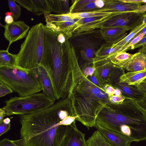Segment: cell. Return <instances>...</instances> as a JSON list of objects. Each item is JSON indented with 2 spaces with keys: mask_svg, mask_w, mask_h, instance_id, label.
Here are the masks:
<instances>
[{
  "mask_svg": "<svg viewBox=\"0 0 146 146\" xmlns=\"http://www.w3.org/2000/svg\"><path fill=\"white\" fill-rule=\"evenodd\" d=\"M52 12L57 15H64L70 13V7L68 0H47Z\"/></svg>",
  "mask_w": 146,
  "mask_h": 146,
  "instance_id": "21",
  "label": "cell"
},
{
  "mask_svg": "<svg viewBox=\"0 0 146 146\" xmlns=\"http://www.w3.org/2000/svg\"><path fill=\"white\" fill-rule=\"evenodd\" d=\"M122 47L115 44L105 43L102 44L97 50L95 56L109 57L121 52Z\"/></svg>",
  "mask_w": 146,
  "mask_h": 146,
  "instance_id": "23",
  "label": "cell"
},
{
  "mask_svg": "<svg viewBox=\"0 0 146 146\" xmlns=\"http://www.w3.org/2000/svg\"><path fill=\"white\" fill-rule=\"evenodd\" d=\"M146 26V24H141L131 31L129 33L120 41L115 44L123 47L130 41L141 30Z\"/></svg>",
  "mask_w": 146,
  "mask_h": 146,
  "instance_id": "28",
  "label": "cell"
},
{
  "mask_svg": "<svg viewBox=\"0 0 146 146\" xmlns=\"http://www.w3.org/2000/svg\"><path fill=\"white\" fill-rule=\"evenodd\" d=\"M6 116L5 111L2 108L0 109V121L2 120Z\"/></svg>",
  "mask_w": 146,
  "mask_h": 146,
  "instance_id": "46",
  "label": "cell"
},
{
  "mask_svg": "<svg viewBox=\"0 0 146 146\" xmlns=\"http://www.w3.org/2000/svg\"><path fill=\"white\" fill-rule=\"evenodd\" d=\"M0 81L8 85L19 96L25 97L42 91L33 70L17 66H0Z\"/></svg>",
  "mask_w": 146,
  "mask_h": 146,
  "instance_id": "6",
  "label": "cell"
},
{
  "mask_svg": "<svg viewBox=\"0 0 146 146\" xmlns=\"http://www.w3.org/2000/svg\"><path fill=\"white\" fill-rule=\"evenodd\" d=\"M115 13L104 17H96L79 19L75 23L76 27L72 32V35L100 29L101 23L109 19Z\"/></svg>",
  "mask_w": 146,
  "mask_h": 146,
  "instance_id": "12",
  "label": "cell"
},
{
  "mask_svg": "<svg viewBox=\"0 0 146 146\" xmlns=\"http://www.w3.org/2000/svg\"><path fill=\"white\" fill-rule=\"evenodd\" d=\"M100 9V8L98 4V0H93L92 2L76 10L74 13L93 12Z\"/></svg>",
  "mask_w": 146,
  "mask_h": 146,
  "instance_id": "30",
  "label": "cell"
},
{
  "mask_svg": "<svg viewBox=\"0 0 146 146\" xmlns=\"http://www.w3.org/2000/svg\"><path fill=\"white\" fill-rule=\"evenodd\" d=\"M123 2L133 3L136 4H140L142 5V4H146V0H121Z\"/></svg>",
  "mask_w": 146,
  "mask_h": 146,
  "instance_id": "41",
  "label": "cell"
},
{
  "mask_svg": "<svg viewBox=\"0 0 146 146\" xmlns=\"http://www.w3.org/2000/svg\"><path fill=\"white\" fill-rule=\"evenodd\" d=\"M146 78V69L139 71L128 72L122 75L119 82L137 86Z\"/></svg>",
  "mask_w": 146,
  "mask_h": 146,
  "instance_id": "19",
  "label": "cell"
},
{
  "mask_svg": "<svg viewBox=\"0 0 146 146\" xmlns=\"http://www.w3.org/2000/svg\"><path fill=\"white\" fill-rule=\"evenodd\" d=\"M95 127L114 146H131L133 140L123 134L107 130L95 124Z\"/></svg>",
  "mask_w": 146,
  "mask_h": 146,
  "instance_id": "16",
  "label": "cell"
},
{
  "mask_svg": "<svg viewBox=\"0 0 146 146\" xmlns=\"http://www.w3.org/2000/svg\"><path fill=\"white\" fill-rule=\"evenodd\" d=\"M144 54V56L145 57V59L146 60V55Z\"/></svg>",
  "mask_w": 146,
  "mask_h": 146,
  "instance_id": "53",
  "label": "cell"
},
{
  "mask_svg": "<svg viewBox=\"0 0 146 146\" xmlns=\"http://www.w3.org/2000/svg\"><path fill=\"white\" fill-rule=\"evenodd\" d=\"M128 72L141 71L146 69V60L141 51L134 54L131 59L125 68Z\"/></svg>",
  "mask_w": 146,
  "mask_h": 146,
  "instance_id": "20",
  "label": "cell"
},
{
  "mask_svg": "<svg viewBox=\"0 0 146 146\" xmlns=\"http://www.w3.org/2000/svg\"><path fill=\"white\" fill-rule=\"evenodd\" d=\"M105 92L109 96L114 95L115 88L111 84H106L103 87Z\"/></svg>",
  "mask_w": 146,
  "mask_h": 146,
  "instance_id": "39",
  "label": "cell"
},
{
  "mask_svg": "<svg viewBox=\"0 0 146 146\" xmlns=\"http://www.w3.org/2000/svg\"><path fill=\"white\" fill-rule=\"evenodd\" d=\"M112 85L120 89L122 92V95L135 101L141 100L146 94L135 85L119 82Z\"/></svg>",
  "mask_w": 146,
  "mask_h": 146,
  "instance_id": "18",
  "label": "cell"
},
{
  "mask_svg": "<svg viewBox=\"0 0 146 146\" xmlns=\"http://www.w3.org/2000/svg\"><path fill=\"white\" fill-rule=\"evenodd\" d=\"M32 12L37 16L50 14L52 12L47 0H31Z\"/></svg>",
  "mask_w": 146,
  "mask_h": 146,
  "instance_id": "25",
  "label": "cell"
},
{
  "mask_svg": "<svg viewBox=\"0 0 146 146\" xmlns=\"http://www.w3.org/2000/svg\"><path fill=\"white\" fill-rule=\"evenodd\" d=\"M13 92L12 90L7 84L0 81V97Z\"/></svg>",
  "mask_w": 146,
  "mask_h": 146,
  "instance_id": "34",
  "label": "cell"
},
{
  "mask_svg": "<svg viewBox=\"0 0 146 146\" xmlns=\"http://www.w3.org/2000/svg\"><path fill=\"white\" fill-rule=\"evenodd\" d=\"M90 31L74 35L72 41L80 49L82 59L88 64H92L93 58L99 49V43L90 35Z\"/></svg>",
  "mask_w": 146,
  "mask_h": 146,
  "instance_id": "10",
  "label": "cell"
},
{
  "mask_svg": "<svg viewBox=\"0 0 146 146\" xmlns=\"http://www.w3.org/2000/svg\"><path fill=\"white\" fill-rule=\"evenodd\" d=\"M143 19L142 22V24H146V12L144 13L143 14Z\"/></svg>",
  "mask_w": 146,
  "mask_h": 146,
  "instance_id": "50",
  "label": "cell"
},
{
  "mask_svg": "<svg viewBox=\"0 0 146 146\" xmlns=\"http://www.w3.org/2000/svg\"><path fill=\"white\" fill-rule=\"evenodd\" d=\"M145 35L146 34L145 33L142 34L132 39L122 48L121 52L123 51L126 52L127 50H131V47L139 42Z\"/></svg>",
  "mask_w": 146,
  "mask_h": 146,
  "instance_id": "32",
  "label": "cell"
},
{
  "mask_svg": "<svg viewBox=\"0 0 146 146\" xmlns=\"http://www.w3.org/2000/svg\"><path fill=\"white\" fill-rule=\"evenodd\" d=\"M133 54L123 51L118 52L108 58L111 62L115 65L125 69L132 58Z\"/></svg>",
  "mask_w": 146,
  "mask_h": 146,
  "instance_id": "22",
  "label": "cell"
},
{
  "mask_svg": "<svg viewBox=\"0 0 146 146\" xmlns=\"http://www.w3.org/2000/svg\"><path fill=\"white\" fill-rule=\"evenodd\" d=\"M114 13L104 12L96 11L89 12L69 13L67 14L71 18L79 19L96 17H104L111 15Z\"/></svg>",
  "mask_w": 146,
  "mask_h": 146,
  "instance_id": "27",
  "label": "cell"
},
{
  "mask_svg": "<svg viewBox=\"0 0 146 146\" xmlns=\"http://www.w3.org/2000/svg\"><path fill=\"white\" fill-rule=\"evenodd\" d=\"M102 38L105 43L114 44L127 36V29L124 28L102 27L99 30Z\"/></svg>",
  "mask_w": 146,
  "mask_h": 146,
  "instance_id": "15",
  "label": "cell"
},
{
  "mask_svg": "<svg viewBox=\"0 0 146 146\" xmlns=\"http://www.w3.org/2000/svg\"><path fill=\"white\" fill-rule=\"evenodd\" d=\"M4 35L9 42L6 49L9 50L11 44L13 42L26 37L30 27L23 21H14L10 24H6L4 26Z\"/></svg>",
  "mask_w": 146,
  "mask_h": 146,
  "instance_id": "11",
  "label": "cell"
},
{
  "mask_svg": "<svg viewBox=\"0 0 146 146\" xmlns=\"http://www.w3.org/2000/svg\"><path fill=\"white\" fill-rule=\"evenodd\" d=\"M90 64L87 63L81 70L83 75L86 78L92 76L94 73L95 68L92 64L91 65Z\"/></svg>",
  "mask_w": 146,
  "mask_h": 146,
  "instance_id": "33",
  "label": "cell"
},
{
  "mask_svg": "<svg viewBox=\"0 0 146 146\" xmlns=\"http://www.w3.org/2000/svg\"><path fill=\"white\" fill-rule=\"evenodd\" d=\"M139 51H141L143 53L146 55V43L144 45Z\"/></svg>",
  "mask_w": 146,
  "mask_h": 146,
  "instance_id": "49",
  "label": "cell"
},
{
  "mask_svg": "<svg viewBox=\"0 0 146 146\" xmlns=\"http://www.w3.org/2000/svg\"><path fill=\"white\" fill-rule=\"evenodd\" d=\"M94 84H95L102 87L99 84L97 79L95 76L94 74L91 76H88V77Z\"/></svg>",
  "mask_w": 146,
  "mask_h": 146,
  "instance_id": "44",
  "label": "cell"
},
{
  "mask_svg": "<svg viewBox=\"0 0 146 146\" xmlns=\"http://www.w3.org/2000/svg\"><path fill=\"white\" fill-rule=\"evenodd\" d=\"M136 86L146 94V82H142Z\"/></svg>",
  "mask_w": 146,
  "mask_h": 146,
  "instance_id": "43",
  "label": "cell"
},
{
  "mask_svg": "<svg viewBox=\"0 0 146 146\" xmlns=\"http://www.w3.org/2000/svg\"><path fill=\"white\" fill-rule=\"evenodd\" d=\"M114 95L118 96L122 95V92L120 89L115 88L114 92Z\"/></svg>",
  "mask_w": 146,
  "mask_h": 146,
  "instance_id": "47",
  "label": "cell"
},
{
  "mask_svg": "<svg viewBox=\"0 0 146 146\" xmlns=\"http://www.w3.org/2000/svg\"><path fill=\"white\" fill-rule=\"evenodd\" d=\"M68 39L61 32L44 25L43 52L40 66L47 73L58 96L70 92L83 75L74 48H67Z\"/></svg>",
  "mask_w": 146,
  "mask_h": 146,
  "instance_id": "2",
  "label": "cell"
},
{
  "mask_svg": "<svg viewBox=\"0 0 146 146\" xmlns=\"http://www.w3.org/2000/svg\"><path fill=\"white\" fill-rule=\"evenodd\" d=\"M44 39V25L40 23L33 26L16 54L17 66L30 70L39 66L43 54Z\"/></svg>",
  "mask_w": 146,
  "mask_h": 146,
  "instance_id": "5",
  "label": "cell"
},
{
  "mask_svg": "<svg viewBox=\"0 0 146 146\" xmlns=\"http://www.w3.org/2000/svg\"><path fill=\"white\" fill-rule=\"evenodd\" d=\"M17 58L16 54H11L7 50H0V66H16Z\"/></svg>",
  "mask_w": 146,
  "mask_h": 146,
  "instance_id": "26",
  "label": "cell"
},
{
  "mask_svg": "<svg viewBox=\"0 0 146 146\" xmlns=\"http://www.w3.org/2000/svg\"><path fill=\"white\" fill-rule=\"evenodd\" d=\"M8 1L10 11L13 14L14 19L17 20L21 15V9L20 7L16 3L15 0H8Z\"/></svg>",
  "mask_w": 146,
  "mask_h": 146,
  "instance_id": "31",
  "label": "cell"
},
{
  "mask_svg": "<svg viewBox=\"0 0 146 146\" xmlns=\"http://www.w3.org/2000/svg\"><path fill=\"white\" fill-rule=\"evenodd\" d=\"M10 123L7 124L5 123L2 120L0 121V136L5 133L10 129Z\"/></svg>",
  "mask_w": 146,
  "mask_h": 146,
  "instance_id": "37",
  "label": "cell"
},
{
  "mask_svg": "<svg viewBox=\"0 0 146 146\" xmlns=\"http://www.w3.org/2000/svg\"><path fill=\"white\" fill-rule=\"evenodd\" d=\"M105 5L98 11L107 13H117L137 11L140 4L123 2L121 0H104Z\"/></svg>",
  "mask_w": 146,
  "mask_h": 146,
  "instance_id": "13",
  "label": "cell"
},
{
  "mask_svg": "<svg viewBox=\"0 0 146 146\" xmlns=\"http://www.w3.org/2000/svg\"><path fill=\"white\" fill-rule=\"evenodd\" d=\"M33 70L41 85L43 93L56 101V100L52 85L46 70L40 66Z\"/></svg>",
  "mask_w": 146,
  "mask_h": 146,
  "instance_id": "17",
  "label": "cell"
},
{
  "mask_svg": "<svg viewBox=\"0 0 146 146\" xmlns=\"http://www.w3.org/2000/svg\"><path fill=\"white\" fill-rule=\"evenodd\" d=\"M135 102L138 108L146 115V94L141 100Z\"/></svg>",
  "mask_w": 146,
  "mask_h": 146,
  "instance_id": "36",
  "label": "cell"
},
{
  "mask_svg": "<svg viewBox=\"0 0 146 146\" xmlns=\"http://www.w3.org/2000/svg\"><path fill=\"white\" fill-rule=\"evenodd\" d=\"M92 65L95 68L94 76L103 88L106 84L118 82L120 77L125 73V69L115 65L108 57L95 56Z\"/></svg>",
  "mask_w": 146,
  "mask_h": 146,
  "instance_id": "8",
  "label": "cell"
},
{
  "mask_svg": "<svg viewBox=\"0 0 146 146\" xmlns=\"http://www.w3.org/2000/svg\"><path fill=\"white\" fill-rule=\"evenodd\" d=\"M6 16L10 15L13 17V14L11 12H7L5 13Z\"/></svg>",
  "mask_w": 146,
  "mask_h": 146,
  "instance_id": "51",
  "label": "cell"
},
{
  "mask_svg": "<svg viewBox=\"0 0 146 146\" xmlns=\"http://www.w3.org/2000/svg\"><path fill=\"white\" fill-rule=\"evenodd\" d=\"M137 12L144 13L146 12V4L139 6Z\"/></svg>",
  "mask_w": 146,
  "mask_h": 146,
  "instance_id": "45",
  "label": "cell"
},
{
  "mask_svg": "<svg viewBox=\"0 0 146 146\" xmlns=\"http://www.w3.org/2000/svg\"><path fill=\"white\" fill-rule=\"evenodd\" d=\"M86 143L87 146H114L98 130L89 137Z\"/></svg>",
  "mask_w": 146,
  "mask_h": 146,
  "instance_id": "24",
  "label": "cell"
},
{
  "mask_svg": "<svg viewBox=\"0 0 146 146\" xmlns=\"http://www.w3.org/2000/svg\"><path fill=\"white\" fill-rule=\"evenodd\" d=\"M0 146H20L14 141L5 138L0 141Z\"/></svg>",
  "mask_w": 146,
  "mask_h": 146,
  "instance_id": "38",
  "label": "cell"
},
{
  "mask_svg": "<svg viewBox=\"0 0 146 146\" xmlns=\"http://www.w3.org/2000/svg\"><path fill=\"white\" fill-rule=\"evenodd\" d=\"M143 13L137 11L116 13L101 27L122 28L131 31L142 24Z\"/></svg>",
  "mask_w": 146,
  "mask_h": 146,
  "instance_id": "9",
  "label": "cell"
},
{
  "mask_svg": "<svg viewBox=\"0 0 146 146\" xmlns=\"http://www.w3.org/2000/svg\"><path fill=\"white\" fill-rule=\"evenodd\" d=\"M68 97L78 117L76 120L88 128L94 127L99 113L110 103L103 88L95 84L84 75Z\"/></svg>",
  "mask_w": 146,
  "mask_h": 146,
  "instance_id": "4",
  "label": "cell"
},
{
  "mask_svg": "<svg viewBox=\"0 0 146 146\" xmlns=\"http://www.w3.org/2000/svg\"><path fill=\"white\" fill-rule=\"evenodd\" d=\"M60 146H87L85 134L77 128L75 121L70 125Z\"/></svg>",
  "mask_w": 146,
  "mask_h": 146,
  "instance_id": "14",
  "label": "cell"
},
{
  "mask_svg": "<svg viewBox=\"0 0 146 146\" xmlns=\"http://www.w3.org/2000/svg\"><path fill=\"white\" fill-rule=\"evenodd\" d=\"M143 33H145L146 34V26L144 28H143L142 30H141L140 31H139L133 38L137 37V36Z\"/></svg>",
  "mask_w": 146,
  "mask_h": 146,
  "instance_id": "48",
  "label": "cell"
},
{
  "mask_svg": "<svg viewBox=\"0 0 146 146\" xmlns=\"http://www.w3.org/2000/svg\"><path fill=\"white\" fill-rule=\"evenodd\" d=\"M142 82H146V78Z\"/></svg>",
  "mask_w": 146,
  "mask_h": 146,
  "instance_id": "52",
  "label": "cell"
},
{
  "mask_svg": "<svg viewBox=\"0 0 146 146\" xmlns=\"http://www.w3.org/2000/svg\"><path fill=\"white\" fill-rule=\"evenodd\" d=\"M109 96L110 102L115 104H121L126 99H128L122 95L119 96L113 95Z\"/></svg>",
  "mask_w": 146,
  "mask_h": 146,
  "instance_id": "35",
  "label": "cell"
},
{
  "mask_svg": "<svg viewBox=\"0 0 146 146\" xmlns=\"http://www.w3.org/2000/svg\"><path fill=\"white\" fill-rule=\"evenodd\" d=\"M44 15L45 21L46 23H55L65 22L72 19L67 14L57 15L50 14Z\"/></svg>",
  "mask_w": 146,
  "mask_h": 146,
  "instance_id": "29",
  "label": "cell"
},
{
  "mask_svg": "<svg viewBox=\"0 0 146 146\" xmlns=\"http://www.w3.org/2000/svg\"><path fill=\"white\" fill-rule=\"evenodd\" d=\"M146 43V34L143 37L142 39L137 44L133 46L131 48V50L139 48L142 46Z\"/></svg>",
  "mask_w": 146,
  "mask_h": 146,
  "instance_id": "40",
  "label": "cell"
},
{
  "mask_svg": "<svg viewBox=\"0 0 146 146\" xmlns=\"http://www.w3.org/2000/svg\"><path fill=\"white\" fill-rule=\"evenodd\" d=\"M95 124L133 141L146 140V115L132 99H126L119 104H107L98 114Z\"/></svg>",
  "mask_w": 146,
  "mask_h": 146,
  "instance_id": "3",
  "label": "cell"
},
{
  "mask_svg": "<svg viewBox=\"0 0 146 146\" xmlns=\"http://www.w3.org/2000/svg\"><path fill=\"white\" fill-rule=\"evenodd\" d=\"M55 100L43 93H37L25 97L14 96L5 101L2 108L6 116L33 113L53 105Z\"/></svg>",
  "mask_w": 146,
  "mask_h": 146,
  "instance_id": "7",
  "label": "cell"
},
{
  "mask_svg": "<svg viewBox=\"0 0 146 146\" xmlns=\"http://www.w3.org/2000/svg\"><path fill=\"white\" fill-rule=\"evenodd\" d=\"M4 21L7 24H10L14 21L13 17L10 15L6 16L5 17Z\"/></svg>",
  "mask_w": 146,
  "mask_h": 146,
  "instance_id": "42",
  "label": "cell"
},
{
  "mask_svg": "<svg viewBox=\"0 0 146 146\" xmlns=\"http://www.w3.org/2000/svg\"><path fill=\"white\" fill-rule=\"evenodd\" d=\"M69 115L75 114L68 97L40 111L19 115L21 139L14 142L20 146H60L70 126L62 121Z\"/></svg>",
  "mask_w": 146,
  "mask_h": 146,
  "instance_id": "1",
  "label": "cell"
}]
</instances>
